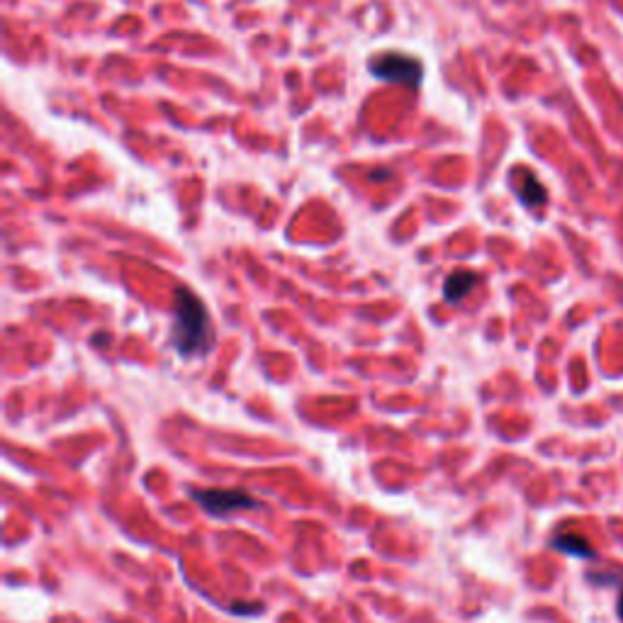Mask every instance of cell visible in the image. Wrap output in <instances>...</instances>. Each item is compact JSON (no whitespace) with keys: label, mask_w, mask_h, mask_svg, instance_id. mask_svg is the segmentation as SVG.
I'll list each match as a JSON object with an SVG mask.
<instances>
[{"label":"cell","mask_w":623,"mask_h":623,"mask_svg":"<svg viewBox=\"0 0 623 623\" xmlns=\"http://www.w3.org/2000/svg\"><path fill=\"white\" fill-rule=\"evenodd\" d=\"M173 346L181 356H205L212 346V325L205 305L188 287H178L173 303Z\"/></svg>","instance_id":"cell-1"},{"label":"cell","mask_w":623,"mask_h":623,"mask_svg":"<svg viewBox=\"0 0 623 623\" xmlns=\"http://www.w3.org/2000/svg\"><path fill=\"white\" fill-rule=\"evenodd\" d=\"M368 68H371V74L380 80H390V84H402L412 88L422 86L424 78V66L414 59V56L400 52H387L375 56Z\"/></svg>","instance_id":"cell-2"},{"label":"cell","mask_w":623,"mask_h":623,"mask_svg":"<svg viewBox=\"0 0 623 623\" xmlns=\"http://www.w3.org/2000/svg\"><path fill=\"white\" fill-rule=\"evenodd\" d=\"M193 498L198 500L205 512H210L215 516H227L232 512L241 510H253L259 502L251 498V494L241 490H198L193 492Z\"/></svg>","instance_id":"cell-3"},{"label":"cell","mask_w":623,"mask_h":623,"mask_svg":"<svg viewBox=\"0 0 623 623\" xmlns=\"http://www.w3.org/2000/svg\"><path fill=\"white\" fill-rule=\"evenodd\" d=\"M478 283V275L470 273V271H456L453 275H448V281L444 285V297L448 303H460L472 287Z\"/></svg>","instance_id":"cell-4"},{"label":"cell","mask_w":623,"mask_h":623,"mask_svg":"<svg viewBox=\"0 0 623 623\" xmlns=\"http://www.w3.org/2000/svg\"><path fill=\"white\" fill-rule=\"evenodd\" d=\"M522 200L528 207H536V205L546 203V188L540 186L538 178L531 176V173H526L524 181H522Z\"/></svg>","instance_id":"cell-5"},{"label":"cell","mask_w":623,"mask_h":623,"mask_svg":"<svg viewBox=\"0 0 623 623\" xmlns=\"http://www.w3.org/2000/svg\"><path fill=\"white\" fill-rule=\"evenodd\" d=\"M556 546L565 553H570V556H580V558H592V546L587 544L584 538L580 536H560L556 540Z\"/></svg>","instance_id":"cell-6"},{"label":"cell","mask_w":623,"mask_h":623,"mask_svg":"<svg viewBox=\"0 0 623 623\" xmlns=\"http://www.w3.org/2000/svg\"><path fill=\"white\" fill-rule=\"evenodd\" d=\"M619 616H621V621H623V592H621V597H619Z\"/></svg>","instance_id":"cell-7"}]
</instances>
